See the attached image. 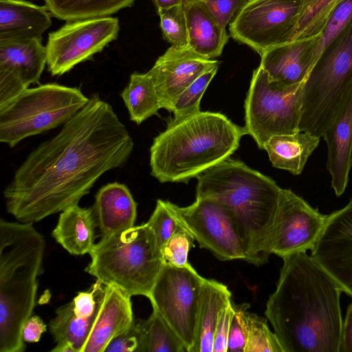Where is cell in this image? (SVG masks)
Listing matches in <instances>:
<instances>
[{
    "mask_svg": "<svg viewBox=\"0 0 352 352\" xmlns=\"http://www.w3.org/2000/svg\"><path fill=\"white\" fill-rule=\"evenodd\" d=\"M133 146L111 105L92 95L17 168L3 190L7 212L34 223L78 204L103 174L126 164Z\"/></svg>",
    "mask_w": 352,
    "mask_h": 352,
    "instance_id": "6da1fadb",
    "label": "cell"
},
{
    "mask_svg": "<svg viewBox=\"0 0 352 352\" xmlns=\"http://www.w3.org/2000/svg\"><path fill=\"white\" fill-rule=\"evenodd\" d=\"M265 315L285 352H339L342 289L306 252L282 258Z\"/></svg>",
    "mask_w": 352,
    "mask_h": 352,
    "instance_id": "7a4b0ae2",
    "label": "cell"
},
{
    "mask_svg": "<svg viewBox=\"0 0 352 352\" xmlns=\"http://www.w3.org/2000/svg\"><path fill=\"white\" fill-rule=\"evenodd\" d=\"M247 134L245 126L218 112L173 118L153 139L151 174L161 183H188L230 157Z\"/></svg>",
    "mask_w": 352,
    "mask_h": 352,
    "instance_id": "3957f363",
    "label": "cell"
},
{
    "mask_svg": "<svg viewBox=\"0 0 352 352\" xmlns=\"http://www.w3.org/2000/svg\"><path fill=\"white\" fill-rule=\"evenodd\" d=\"M196 197H207L228 206L238 219L247 243L245 261L267 262L268 239L280 188L270 177L230 157L197 177Z\"/></svg>",
    "mask_w": 352,
    "mask_h": 352,
    "instance_id": "277c9868",
    "label": "cell"
},
{
    "mask_svg": "<svg viewBox=\"0 0 352 352\" xmlns=\"http://www.w3.org/2000/svg\"><path fill=\"white\" fill-rule=\"evenodd\" d=\"M43 236L33 223L0 220V352H23L22 329L35 306Z\"/></svg>",
    "mask_w": 352,
    "mask_h": 352,
    "instance_id": "5b68a950",
    "label": "cell"
},
{
    "mask_svg": "<svg viewBox=\"0 0 352 352\" xmlns=\"http://www.w3.org/2000/svg\"><path fill=\"white\" fill-rule=\"evenodd\" d=\"M85 271L104 285L148 298L164 265L155 234L146 223L101 236Z\"/></svg>",
    "mask_w": 352,
    "mask_h": 352,
    "instance_id": "8992f818",
    "label": "cell"
},
{
    "mask_svg": "<svg viewBox=\"0 0 352 352\" xmlns=\"http://www.w3.org/2000/svg\"><path fill=\"white\" fill-rule=\"evenodd\" d=\"M352 86V17L321 52L303 84L298 129L321 138Z\"/></svg>",
    "mask_w": 352,
    "mask_h": 352,
    "instance_id": "52a82bcc",
    "label": "cell"
},
{
    "mask_svg": "<svg viewBox=\"0 0 352 352\" xmlns=\"http://www.w3.org/2000/svg\"><path fill=\"white\" fill-rule=\"evenodd\" d=\"M79 88L47 83L28 88L0 107V142L21 140L63 125L88 102Z\"/></svg>",
    "mask_w": 352,
    "mask_h": 352,
    "instance_id": "ba28073f",
    "label": "cell"
},
{
    "mask_svg": "<svg viewBox=\"0 0 352 352\" xmlns=\"http://www.w3.org/2000/svg\"><path fill=\"white\" fill-rule=\"evenodd\" d=\"M303 84L282 86L270 80L260 65L253 71L245 100V128L260 149L274 135L300 131Z\"/></svg>",
    "mask_w": 352,
    "mask_h": 352,
    "instance_id": "9c48e42d",
    "label": "cell"
},
{
    "mask_svg": "<svg viewBox=\"0 0 352 352\" xmlns=\"http://www.w3.org/2000/svg\"><path fill=\"white\" fill-rule=\"evenodd\" d=\"M178 223L199 246L221 261L246 260L244 231L234 212L223 204L207 197H196L190 206L179 207L169 201Z\"/></svg>",
    "mask_w": 352,
    "mask_h": 352,
    "instance_id": "30bf717a",
    "label": "cell"
},
{
    "mask_svg": "<svg viewBox=\"0 0 352 352\" xmlns=\"http://www.w3.org/2000/svg\"><path fill=\"white\" fill-rule=\"evenodd\" d=\"M204 279L190 263L184 267L164 264L148 296L153 309L162 316L188 352L194 344Z\"/></svg>",
    "mask_w": 352,
    "mask_h": 352,
    "instance_id": "8fae6325",
    "label": "cell"
},
{
    "mask_svg": "<svg viewBox=\"0 0 352 352\" xmlns=\"http://www.w3.org/2000/svg\"><path fill=\"white\" fill-rule=\"evenodd\" d=\"M306 0H248L229 24L230 36L260 56L293 41Z\"/></svg>",
    "mask_w": 352,
    "mask_h": 352,
    "instance_id": "7c38bea8",
    "label": "cell"
},
{
    "mask_svg": "<svg viewBox=\"0 0 352 352\" xmlns=\"http://www.w3.org/2000/svg\"><path fill=\"white\" fill-rule=\"evenodd\" d=\"M119 30L118 19L110 16L68 21L48 35V71L52 76L69 72L116 39Z\"/></svg>",
    "mask_w": 352,
    "mask_h": 352,
    "instance_id": "4fadbf2b",
    "label": "cell"
},
{
    "mask_svg": "<svg viewBox=\"0 0 352 352\" xmlns=\"http://www.w3.org/2000/svg\"><path fill=\"white\" fill-rule=\"evenodd\" d=\"M327 217L291 190L281 188L268 239L271 254L283 258L311 250Z\"/></svg>",
    "mask_w": 352,
    "mask_h": 352,
    "instance_id": "5bb4252c",
    "label": "cell"
},
{
    "mask_svg": "<svg viewBox=\"0 0 352 352\" xmlns=\"http://www.w3.org/2000/svg\"><path fill=\"white\" fill-rule=\"evenodd\" d=\"M311 256L352 297V198L329 214Z\"/></svg>",
    "mask_w": 352,
    "mask_h": 352,
    "instance_id": "9a60e30c",
    "label": "cell"
},
{
    "mask_svg": "<svg viewBox=\"0 0 352 352\" xmlns=\"http://www.w3.org/2000/svg\"><path fill=\"white\" fill-rule=\"evenodd\" d=\"M219 67L216 60L205 58L188 47L170 46L148 72L155 84L161 108L171 111L177 96L206 72Z\"/></svg>",
    "mask_w": 352,
    "mask_h": 352,
    "instance_id": "2e32d148",
    "label": "cell"
},
{
    "mask_svg": "<svg viewBox=\"0 0 352 352\" xmlns=\"http://www.w3.org/2000/svg\"><path fill=\"white\" fill-rule=\"evenodd\" d=\"M320 35L271 47L261 55L260 66L270 80L285 87L303 83L318 58Z\"/></svg>",
    "mask_w": 352,
    "mask_h": 352,
    "instance_id": "e0dca14e",
    "label": "cell"
},
{
    "mask_svg": "<svg viewBox=\"0 0 352 352\" xmlns=\"http://www.w3.org/2000/svg\"><path fill=\"white\" fill-rule=\"evenodd\" d=\"M322 137L327 144V168L331 187L340 197L346 190L352 166V86Z\"/></svg>",
    "mask_w": 352,
    "mask_h": 352,
    "instance_id": "ac0fdd59",
    "label": "cell"
},
{
    "mask_svg": "<svg viewBox=\"0 0 352 352\" xmlns=\"http://www.w3.org/2000/svg\"><path fill=\"white\" fill-rule=\"evenodd\" d=\"M131 296L111 285H104L96 319L81 352H104L111 340L134 321Z\"/></svg>",
    "mask_w": 352,
    "mask_h": 352,
    "instance_id": "d6986e66",
    "label": "cell"
},
{
    "mask_svg": "<svg viewBox=\"0 0 352 352\" xmlns=\"http://www.w3.org/2000/svg\"><path fill=\"white\" fill-rule=\"evenodd\" d=\"M137 206L125 184L115 182L102 186L95 195L92 208L101 236L134 226Z\"/></svg>",
    "mask_w": 352,
    "mask_h": 352,
    "instance_id": "ffe728a7",
    "label": "cell"
},
{
    "mask_svg": "<svg viewBox=\"0 0 352 352\" xmlns=\"http://www.w3.org/2000/svg\"><path fill=\"white\" fill-rule=\"evenodd\" d=\"M47 64L41 38L0 40V71L17 79L25 88L38 83Z\"/></svg>",
    "mask_w": 352,
    "mask_h": 352,
    "instance_id": "44dd1931",
    "label": "cell"
},
{
    "mask_svg": "<svg viewBox=\"0 0 352 352\" xmlns=\"http://www.w3.org/2000/svg\"><path fill=\"white\" fill-rule=\"evenodd\" d=\"M44 6L24 0H0V40L41 38L51 24Z\"/></svg>",
    "mask_w": 352,
    "mask_h": 352,
    "instance_id": "7402d4cb",
    "label": "cell"
},
{
    "mask_svg": "<svg viewBox=\"0 0 352 352\" xmlns=\"http://www.w3.org/2000/svg\"><path fill=\"white\" fill-rule=\"evenodd\" d=\"M188 47L210 59L219 56L229 36L201 0H186L183 4Z\"/></svg>",
    "mask_w": 352,
    "mask_h": 352,
    "instance_id": "603a6c76",
    "label": "cell"
},
{
    "mask_svg": "<svg viewBox=\"0 0 352 352\" xmlns=\"http://www.w3.org/2000/svg\"><path fill=\"white\" fill-rule=\"evenodd\" d=\"M231 292L226 285L205 278L197 312L194 344L190 352H212L216 327L224 309L230 302Z\"/></svg>",
    "mask_w": 352,
    "mask_h": 352,
    "instance_id": "cb8c5ba5",
    "label": "cell"
},
{
    "mask_svg": "<svg viewBox=\"0 0 352 352\" xmlns=\"http://www.w3.org/2000/svg\"><path fill=\"white\" fill-rule=\"evenodd\" d=\"M96 227L93 208L76 204L60 212L52 235L70 254L80 256L89 254L96 243Z\"/></svg>",
    "mask_w": 352,
    "mask_h": 352,
    "instance_id": "d4e9b609",
    "label": "cell"
},
{
    "mask_svg": "<svg viewBox=\"0 0 352 352\" xmlns=\"http://www.w3.org/2000/svg\"><path fill=\"white\" fill-rule=\"evenodd\" d=\"M319 137L307 132L276 135L264 144L269 159L275 168L300 175L311 153L320 142Z\"/></svg>",
    "mask_w": 352,
    "mask_h": 352,
    "instance_id": "484cf974",
    "label": "cell"
},
{
    "mask_svg": "<svg viewBox=\"0 0 352 352\" xmlns=\"http://www.w3.org/2000/svg\"><path fill=\"white\" fill-rule=\"evenodd\" d=\"M98 311L93 316L84 319L75 314L72 300L58 307L49 322V330L56 343L51 351L81 352Z\"/></svg>",
    "mask_w": 352,
    "mask_h": 352,
    "instance_id": "4316f807",
    "label": "cell"
},
{
    "mask_svg": "<svg viewBox=\"0 0 352 352\" xmlns=\"http://www.w3.org/2000/svg\"><path fill=\"white\" fill-rule=\"evenodd\" d=\"M121 97L129 111L130 120L137 124L153 115L161 108L160 100L151 76L147 73H133Z\"/></svg>",
    "mask_w": 352,
    "mask_h": 352,
    "instance_id": "83f0119b",
    "label": "cell"
},
{
    "mask_svg": "<svg viewBox=\"0 0 352 352\" xmlns=\"http://www.w3.org/2000/svg\"><path fill=\"white\" fill-rule=\"evenodd\" d=\"M135 0H45L54 16L67 21L109 16Z\"/></svg>",
    "mask_w": 352,
    "mask_h": 352,
    "instance_id": "f1b7e54d",
    "label": "cell"
},
{
    "mask_svg": "<svg viewBox=\"0 0 352 352\" xmlns=\"http://www.w3.org/2000/svg\"><path fill=\"white\" fill-rule=\"evenodd\" d=\"M142 352H188L184 344L157 311L153 309L146 319L138 320Z\"/></svg>",
    "mask_w": 352,
    "mask_h": 352,
    "instance_id": "f546056e",
    "label": "cell"
},
{
    "mask_svg": "<svg viewBox=\"0 0 352 352\" xmlns=\"http://www.w3.org/2000/svg\"><path fill=\"white\" fill-rule=\"evenodd\" d=\"M342 0H306L293 41L318 35L333 8Z\"/></svg>",
    "mask_w": 352,
    "mask_h": 352,
    "instance_id": "4dcf8cb0",
    "label": "cell"
},
{
    "mask_svg": "<svg viewBox=\"0 0 352 352\" xmlns=\"http://www.w3.org/2000/svg\"><path fill=\"white\" fill-rule=\"evenodd\" d=\"M245 319L248 338L245 352H285L275 333L270 329L266 319L248 310Z\"/></svg>",
    "mask_w": 352,
    "mask_h": 352,
    "instance_id": "1f68e13d",
    "label": "cell"
},
{
    "mask_svg": "<svg viewBox=\"0 0 352 352\" xmlns=\"http://www.w3.org/2000/svg\"><path fill=\"white\" fill-rule=\"evenodd\" d=\"M218 67L199 76L175 99L171 111L173 118L188 116L200 111V102L209 83L215 76Z\"/></svg>",
    "mask_w": 352,
    "mask_h": 352,
    "instance_id": "d6a6232c",
    "label": "cell"
},
{
    "mask_svg": "<svg viewBox=\"0 0 352 352\" xmlns=\"http://www.w3.org/2000/svg\"><path fill=\"white\" fill-rule=\"evenodd\" d=\"M164 38L172 46L188 47V32L183 5L157 12Z\"/></svg>",
    "mask_w": 352,
    "mask_h": 352,
    "instance_id": "836d02e7",
    "label": "cell"
},
{
    "mask_svg": "<svg viewBox=\"0 0 352 352\" xmlns=\"http://www.w3.org/2000/svg\"><path fill=\"white\" fill-rule=\"evenodd\" d=\"M168 201L157 199L155 210L146 222L160 249L182 226L170 210Z\"/></svg>",
    "mask_w": 352,
    "mask_h": 352,
    "instance_id": "e575fe53",
    "label": "cell"
},
{
    "mask_svg": "<svg viewBox=\"0 0 352 352\" xmlns=\"http://www.w3.org/2000/svg\"><path fill=\"white\" fill-rule=\"evenodd\" d=\"M194 241L193 236L181 226L161 249L164 264L175 267L187 265L190 263L188 254Z\"/></svg>",
    "mask_w": 352,
    "mask_h": 352,
    "instance_id": "d590c367",
    "label": "cell"
},
{
    "mask_svg": "<svg viewBox=\"0 0 352 352\" xmlns=\"http://www.w3.org/2000/svg\"><path fill=\"white\" fill-rule=\"evenodd\" d=\"M351 17L352 0H342L333 8L319 34L318 58L324 48L346 26Z\"/></svg>",
    "mask_w": 352,
    "mask_h": 352,
    "instance_id": "8d00e7d4",
    "label": "cell"
},
{
    "mask_svg": "<svg viewBox=\"0 0 352 352\" xmlns=\"http://www.w3.org/2000/svg\"><path fill=\"white\" fill-rule=\"evenodd\" d=\"M232 306L234 313L230 327L227 352H245L248 338L245 313L250 305L232 302Z\"/></svg>",
    "mask_w": 352,
    "mask_h": 352,
    "instance_id": "74e56055",
    "label": "cell"
},
{
    "mask_svg": "<svg viewBox=\"0 0 352 352\" xmlns=\"http://www.w3.org/2000/svg\"><path fill=\"white\" fill-rule=\"evenodd\" d=\"M103 294L104 285L98 280L89 291L78 292L72 300L75 314L84 319L93 316L98 309Z\"/></svg>",
    "mask_w": 352,
    "mask_h": 352,
    "instance_id": "f35d334b",
    "label": "cell"
},
{
    "mask_svg": "<svg viewBox=\"0 0 352 352\" xmlns=\"http://www.w3.org/2000/svg\"><path fill=\"white\" fill-rule=\"evenodd\" d=\"M104 352H142V335L138 320L131 326L113 338Z\"/></svg>",
    "mask_w": 352,
    "mask_h": 352,
    "instance_id": "ab89813d",
    "label": "cell"
},
{
    "mask_svg": "<svg viewBox=\"0 0 352 352\" xmlns=\"http://www.w3.org/2000/svg\"><path fill=\"white\" fill-rule=\"evenodd\" d=\"M221 25L226 29L248 0H201Z\"/></svg>",
    "mask_w": 352,
    "mask_h": 352,
    "instance_id": "60d3db41",
    "label": "cell"
},
{
    "mask_svg": "<svg viewBox=\"0 0 352 352\" xmlns=\"http://www.w3.org/2000/svg\"><path fill=\"white\" fill-rule=\"evenodd\" d=\"M234 313L231 300L223 311L216 327L212 352H227L230 327Z\"/></svg>",
    "mask_w": 352,
    "mask_h": 352,
    "instance_id": "b9f144b4",
    "label": "cell"
},
{
    "mask_svg": "<svg viewBox=\"0 0 352 352\" xmlns=\"http://www.w3.org/2000/svg\"><path fill=\"white\" fill-rule=\"evenodd\" d=\"M46 329V324L39 316H32L26 320L23 327V340L30 343L37 342Z\"/></svg>",
    "mask_w": 352,
    "mask_h": 352,
    "instance_id": "7bdbcfd3",
    "label": "cell"
},
{
    "mask_svg": "<svg viewBox=\"0 0 352 352\" xmlns=\"http://www.w3.org/2000/svg\"><path fill=\"white\" fill-rule=\"evenodd\" d=\"M339 352H352V303L347 308L342 323Z\"/></svg>",
    "mask_w": 352,
    "mask_h": 352,
    "instance_id": "ee69618b",
    "label": "cell"
},
{
    "mask_svg": "<svg viewBox=\"0 0 352 352\" xmlns=\"http://www.w3.org/2000/svg\"><path fill=\"white\" fill-rule=\"evenodd\" d=\"M157 12L176 6L183 5L186 0H153Z\"/></svg>",
    "mask_w": 352,
    "mask_h": 352,
    "instance_id": "f6af8a7d",
    "label": "cell"
}]
</instances>
